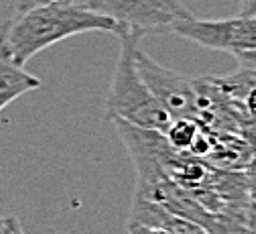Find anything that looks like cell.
Here are the masks:
<instances>
[{"mask_svg": "<svg viewBox=\"0 0 256 234\" xmlns=\"http://www.w3.org/2000/svg\"><path fill=\"white\" fill-rule=\"evenodd\" d=\"M80 5L110 17L120 29L138 33H165L194 17L181 0H80Z\"/></svg>", "mask_w": 256, "mask_h": 234, "instance_id": "cell-3", "label": "cell"}, {"mask_svg": "<svg viewBox=\"0 0 256 234\" xmlns=\"http://www.w3.org/2000/svg\"><path fill=\"white\" fill-rule=\"evenodd\" d=\"M128 234H175L169 228H150V226H134L128 224Z\"/></svg>", "mask_w": 256, "mask_h": 234, "instance_id": "cell-9", "label": "cell"}, {"mask_svg": "<svg viewBox=\"0 0 256 234\" xmlns=\"http://www.w3.org/2000/svg\"><path fill=\"white\" fill-rule=\"evenodd\" d=\"M210 78L224 94V98L230 102L234 112L240 116L244 128L256 122V70L240 68L238 72L228 76H210Z\"/></svg>", "mask_w": 256, "mask_h": 234, "instance_id": "cell-6", "label": "cell"}, {"mask_svg": "<svg viewBox=\"0 0 256 234\" xmlns=\"http://www.w3.org/2000/svg\"><path fill=\"white\" fill-rule=\"evenodd\" d=\"M0 234H22V228L16 218L0 220Z\"/></svg>", "mask_w": 256, "mask_h": 234, "instance_id": "cell-10", "label": "cell"}, {"mask_svg": "<svg viewBox=\"0 0 256 234\" xmlns=\"http://www.w3.org/2000/svg\"><path fill=\"white\" fill-rule=\"evenodd\" d=\"M94 31L118 35L120 27L110 17L86 9L80 3L55 0L37 5L26 11H16L14 17L0 27V55L24 68V63L43 49Z\"/></svg>", "mask_w": 256, "mask_h": 234, "instance_id": "cell-1", "label": "cell"}, {"mask_svg": "<svg viewBox=\"0 0 256 234\" xmlns=\"http://www.w3.org/2000/svg\"><path fill=\"white\" fill-rule=\"evenodd\" d=\"M41 86V80L28 74L22 65H16L8 57L0 55V112L16 98L39 90Z\"/></svg>", "mask_w": 256, "mask_h": 234, "instance_id": "cell-7", "label": "cell"}, {"mask_svg": "<svg viewBox=\"0 0 256 234\" xmlns=\"http://www.w3.org/2000/svg\"><path fill=\"white\" fill-rule=\"evenodd\" d=\"M134 59H136V70L140 78L148 86L150 94L158 100V104L171 116V120L173 118L200 120L198 90L194 80L161 65L140 47V43H136L134 47Z\"/></svg>", "mask_w": 256, "mask_h": 234, "instance_id": "cell-4", "label": "cell"}, {"mask_svg": "<svg viewBox=\"0 0 256 234\" xmlns=\"http://www.w3.org/2000/svg\"><path fill=\"white\" fill-rule=\"evenodd\" d=\"M234 57L240 61L242 68L256 70V49H252V51H244V53H238V55H234Z\"/></svg>", "mask_w": 256, "mask_h": 234, "instance_id": "cell-11", "label": "cell"}, {"mask_svg": "<svg viewBox=\"0 0 256 234\" xmlns=\"http://www.w3.org/2000/svg\"><path fill=\"white\" fill-rule=\"evenodd\" d=\"M171 33L177 37L194 41L206 49L228 51L232 55L256 49V19L232 17V19H198L196 15L179 21Z\"/></svg>", "mask_w": 256, "mask_h": 234, "instance_id": "cell-5", "label": "cell"}, {"mask_svg": "<svg viewBox=\"0 0 256 234\" xmlns=\"http://www.w3.org/2000/svg\"><path fill=\"white\" fill-rule=\"evenodd\" d=\"M202 126L204 124L200 120H196V118H173L163 135H165V139L169 141V145L175 151L189 153L191 145L196 143V139L200 135Z\"/></svg>", "mask_w": 256, "mask_h": 234, "instance_id": "cell-8", "label": "cell"}, {"mask_svg": "<svg viewBox=\"0 0 256 234\" xmlns=\"http://www.w3.org/2000/svg\"><path fill=\"white\" fill-rule=\"evenodd\" d=\"M45 3H55V0H18L16 11H26V9H30V7L45 5ZM68 3H80V0H68Z\"/></svg>", "mask_w": 256, "mask_h": 234, "instance_id": "cell-13", "label": "cell"}, {"mask_svg": "<svg viewBox=\"0 0 256 234\" xmlns=\"http://www.w3.org/2000/svg\"><path fill=\"white\" fill-rule=\"evenodd\" d=\"M240 15L256 19V0H240Z\"/></svg>", "mask_w": 256, "mask_h": 234, "instance_id": "cell-12", "label": "cell"}, {"mask_svg": "<svg viewBox=\"0 0 256 234\" xmlns=\"http://www.w3.org/2000/svg\"><path fill=\"white\" fill-rule=\"evenodd\" d=\"M116 37L120 39V53L106 98L108 120H124L140 128L165 132L171 124V116L150 94L136 70L134 47L140 43V35L120 29Z\"/></svg>", "mask_w": 256, "mask_h": 234, "instance_id": "cell-2", "label": "cell"}]
</instances>
